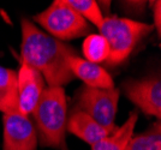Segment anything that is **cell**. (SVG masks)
<instances>
[{"mask_svg": "<svg viewBox=\"0 0 161 150\" xmlns=\"http://www.w3.org/2000/svg\"><path fill=\"white\" fill-rule=\"evenodd\" d=\"M71 55H77L72 47L22 19L20 64L37 70L48 87H63L75 79L67 62Z\"/></svg>", "mask_w": 161, "mask_h": 150, "instance_id": "obj_1", "label": "cell"}, {"mask_svg": "<svg viewBox=\"0 0 161 150\" xmlns=\"http://www.w3.org/2000/svg\"><path fill=\"white\" fill-rule=\"evenodd\" d=\"M31 114L41 147L67 150V100L64 88L45 89Z\"/></svg>", "mask_w": 161, "mask_h": 150, "instance_id": "obj_2", "label": "cell"}, {"mask_svg": "<svg viewBox=\"0 0 161 150\" xmlns=\"http://www.w3.org/2000/svg\"><path fill=\"white\" fill-rule=\"evenodd\" d=\"M109 47L108 65H119L125 62L136 45L154 30V25L128 18L106 17L99 28Z\"/></svg>", "mask_w": 161, "mask_h": 150, "instance_id": "obj_3", "label": "cell"}, {"mask_svg": "<svg viewBox=\"0 0 161 150\" xmlns=\"http://www.w3.org/2000/svg\"><path fill=\"white\" fill-rule=\"evenodd\" d=\"M34 21L39 23L48 35L61 42L86 36L92 31L89 23L75 12L65 0L53 1L51 6L35 16Z\"/></svg>", "mask_w": 161, "mask_h": 150, "instance_id": "obj_4", "label": "cell"}, {"mask_svg": "<svg viewBox=\"0 0 161 150\" xmlns=\"http://www.w3.org/2000/svg\"><path fill=\"white\" fill-rule=\"evenodd\" d=\"M120 93L115 88L99 89L82 87L77 94V109L89 115L101 126L115 129L114 119L118 110Z\"/></svg>", "mask_w": 161, "mask_h": 150, "instance_id": "obj_5", "label": "cell"}, {"mask_svg": "<svg viewBox=\"0 0 161 150\" xmlns=\"http://www.w3.org/2000/svg\"><path fill=\"white\" fill-rule=\"evenodd\" d=\"M4 141L3 150H36L37 133L29 116L17 113H6L3 116Z\"/></svg>", "mask_w": 161, "mask_h": 150, "instance_id": "obj_6", "label": "cell"}, {"mask_svg": "<svg viewBox=\"0 0 161 150\" xmlns=\"http://www.w3.org/2000/svg\"><path fill=\"white\" fill-rule=\"evenodd\" d=\"M123 91L129 100L148 115L161 118V82L150 77L123 83Z\"/></svg>", "mask_w": 161, "mask_h": 150, "instance_id": "obj_7", "label": "cell"}, {"mask_svg": "<svg viewBox=\"0 0 161 150\" xmlns=\"http://www.w3.org/2000/svg\"><path fill=\"white\" fill-rule=\"evenodd\" d=\"M45 90V79L37 70L20 64L17 72V101L18 113L29 116Z\"/></svg>", "mask_w": 161, "mask_h": 150, "instance_id": "obj_8", "label": "cell"}, {"mask_svg": "<svg viewBox=\"0 0 161 150\" xmlns=\"http://www.w3.org/2000/svg\"><path fill=\"white\" fill-rule=\"evenodd\" d=\"M67 62L75 78H80L87 87L99 89L114 88L112 77L100 65L87 62L86 59H82L78 55L69 56Z\"/></svg>", "mask_w": 161, "mask_h": 150, "instance_id": "obj_9", "label": "cell"}, {"mask_svg": "<svg viewBox=\"0 0 161 150\" xmlns=\"http://www.w3.org/2000/svg\"><path fill=\"white\" fill-rule=\"evenodd\" d=\"M113 130L101 126L80 110H75L67 119L66 131L80 138L89 145H94L102 138L107 137Z\"/></svg>", "mask_w": 161, "mask_h": 150, "instance_id": "obj_10", "label": "cell"}, {"mask_svg": "<svg viewBox=\"0 0 161 150\" xmlns=\"http://www.w3.org/2000/svg\"><path fill=\"white\" fill-rule=\"evenodd\" d=\"M137 119L138 114L136 112H131L128 120L120 127H115L107 137L92 145V150H124L134 137L132 135Z\"/></svg>", "mask_w": 161, "mask_h": 150, "instance_id": "obj_11", "label": "cell"}, {"mask_svg": "<svg viewBox=\"0 0 161 150\" xmlns=\"http://www.w3.org/2000/svg\"><path fill=\"white\" fill-rule=\"evenodd\" d=\"M0 112L17 113V72L0 66Z\"/></svg>", "mask_w": 161, "mask_h": 150, "instance_id": "obj_12", "label": "cell"}, {"mask_svg": "<svg viewBox=\"0 0 161 150\" xmlns=\"http://www.w3.org/2000/svg\"><path fill=\"white\" fill-rule=\"evenodd\" d=\"M83 54L87 62L100 64L107 62L109 55V47L105 37L100 34H89L83 42Z\"/></svg>", "mask_w": 161, "mask_h": 150, "instance_id": "obj_13", "label": "cell"}, {"mask_svg": "<svg viewBox=\"0 0 161 150\" xmlns=\"http://www.w3.org/2000/svg\"><path fill=\"white\" fill-rule=\"evenodd\" d=\"M124 150H161L160 121L152 125L144 133L132 137Z\"/></svg>", "mask_w": 161, "mask_h": 150, "instance_id": "obj_14", "label": "cell"}, {"mask_svg": "<svg viewBox=\"0 0 161 150\" xmlns=\"http://www.w3.org/2000/svg\"><path fill=\"white\" fill-rule=\"evenodd\" d=\"M65 1L83 19L100 28L105 17L96 1L94 0H65Z\"/></svg>", "mask_w": 161, "mask_h": 150, "instance_id": "obj_15", "label": "cell"}, {"mask_svg": "<svg viewBox=\"0 0 161 150\" xmlns=\"http://www.w3.org/2000/svg\"><path fill=\"white\" fill-rule=\"evenodd\" d=\"M153 4V17H154V28L158 30V33L160 35L161 31V14H160V10H161V3L158 0L155 3H152Z\"/></svg>", "mask_w": 161, "mask_h": 150, "instance_id": "obj_16", "label": "cell"}]
</instances>
